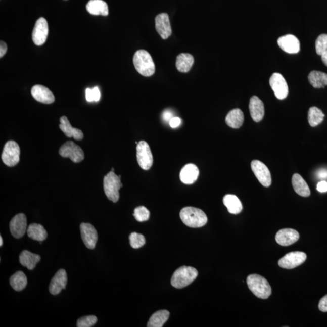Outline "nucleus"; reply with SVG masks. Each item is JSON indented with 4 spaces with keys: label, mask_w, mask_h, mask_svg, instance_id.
<instances>
[{
    "label": "nucleus",
    "mask_w": 327,
    "mask_h": 327,
    "mask_svg": "<svg viewBox=\"0 0 327 327\" xmlns=\"http://www.w3.org/2000/svg\"><path fill=\"white\" fill-rule=\"evenodd\" d=\"M170 316L169 311L160 310L152 314L148 323V327H162L167 321Z\"/></svg>",
    "instance_id": "nucleus-31"
},
{
    "label": "nucleus",
    "mask_w": 327,
    "mask_h": 327,
    "mask_svg": "<svg viewBox=\"0 0 327 327\" xmlns=\"http://www.w3.org/2000/svg\"><path fill=\"white\" fill-rule=\"evenodd\" d=\"M244 120L243 112L240 109H235L228 112L225 118V123L233 129H239L243 126Z\"/></svg>",
    "instance_id": "nucleus-24"
},
{
    "label": "nucleus",
    "mask_w": 327,
    "mask_h": 327,
    "mask_svg": "<svg viewBox=\"0 0 327 327\" xmlns=\"http://www.w3.org/2000/svg\"><path fill=\"white\" fill-rule=\"evenodd\" d=\"M317 176H318L320 179L327 178V170H319L318 172H317Z\"/></svg>",
    "instance_id": "nucleus-44"
},
{
    "label": "nucleus",
    "mask_w": 327,
    "mask_h": 327,
    "mask_svg": "<svg viewBox=\"0 0 327 327\" xmlns=\"http://www.w3.org/2000/svg\"><path fill=\"white\" fill-rule=\"evenodd\" d=\"M27 218L23 213L15 215L10 222L11 233L15 238H22L27 230Z\"/></svg>",
    "instance_id": "nucleus-14"
},
{
    "label": "nucleus",
    "mask_w": 327,
    "mask_h": 327,
    "mask_svg": "<svg viewBox=\"0 0 327 327\" xmlns=\"http://www.w3.org/2000/svg\"><path fill=\"white\" fill-rule=\"evenodd\" d=\"M249 288L256 297L262 299L269 298L271 294V288L265 278L260 275L250 274L247 278Z\"/></svg>",
    "instance_id": "nucleus-3"
},
{
    "label": "nucleus",
    "mask_w": 327,
    "mask_h": 327,
    "mask_svg": "<svg viewBox=\"0 0 327 327\" xmlns=\"http://www.w3.org/2000/svg\"><path fill=\"white\" fill-rule=\"evenodd\" d=\"M173 118V114L172 112L169 111V110H166L163 112V118L165 121L170 122L171 120Z\"/></svg>",
    "instance_id": "nucleus-42"
},
{
    "label": "nucleus",
    "mask_w": 327,
    "mask_h": 327,
    "mask_svg": "<svg viewBox=\"0 0 327 327\" xmlns=\"http://www.w3.org/2000/svg\"><path fill=\"white\" fill-rule=\"evenodd\" d=\"M49 33V26L46 20L40 18L36 21L33 30L32 39L36 45H43L47 40Z\"/></svg>",
    "instance_id": "nucleus-12"
},
{
    "label": "nucleus",
    "mask_w": 327,
    "mask_h": 327,
    "mask_svg": "<svg viewBox=\"0 0 327 327\" xmlns=\"http://www.w3.org/2000/svg\"><path fill=\"white\" fill-rule=\"evenodd\" d=\"M194 63V58L190 54L182 53L177 56L176 67L178 71L186 73L190 71Z\"/></svg>",
    "instance_id": "nucleus-28"
},
{
    "label": "nucleus",
    "mask_w": 327,
    "mask_h": 327,
    "mask_svg": "<svg viewBox=\"0 0 327 327\" xmlns=\"http://www.w3.org/2000/svg\"><path fill=\"white\" fill-rule=\"evenodd\" d=\"M181 119L178 117H173L169 122L170 127L174 128V129H175V128L179 127L180 125H181Z\"/></svg>",
    "instance_id": "nucleus-40"
},
{
    "label": "nucleus",
    "mask_w": 327,
    "mask_h": 327,
    "mask_svg": "<svg viewBox=\"0 0 327 327\" xmlns=\"http://www.w3.org/2000/svg\"><path fill=\"white\" fill-rule=\"evenodd\" d=\"M85 99L88 102H98L101 99V93L99 88L95 87L91 89V88H87L85 90Z\"/></svg>",
    "instance_id": "nucleus-37"
},
{
    "label": "nucleus",
    "mask_w": 327,
    "mask_h": 327,
    "mask_svg": "<svg viewBox=\"0 0 327 327\" xmlns=\"http://www.w3.org/2000/svg\"><path fill=\"white\" fill-rule=\"evenodd\" d=\"M136 157L137 163L142 169L148 170L154 163V158L148 143L141 141L137 144Z\"/></svg>",
    "instance_id": "nucleus-7"
},
{
    "label": "nucleus",
    "mask_w": 327,
    "mask_h": 327,
    "mask_svg": "<svg viewBox=\"0 0 327 327\" xmlns=\"http://www.w3.org/2000/svg\"><path fill=\"white\" fill-rule=\"evenodd\" d=\"M155 27L159 35L164 39H167L172 35L169 15L166 13L159 14L156 17Z\"/></svg>",
    "instance_id": "nucleus-16"
},
{
    "label": "nucleus",
    "mask_w": 327,
    "mask_h": 327,
    "mask_svg": "<svg viewBox=\"0 0 327 327\" xmlns=\"http://www.w3.org/2000/svg\"><path fill=\"white\" fill-rule=\"evenodd\" d=\"M88 13L94 15L107 16L109 14L108 4L103 0H90L86 5Z\"/></svg>",
    "instance_id": "nucleus-23"
},
{
    "label": "nucleus",
    "mask_w": 327,
    "mask_h": 327,
    "mask_svg": "<svg viewBox=\"0 0 327 327\" xmlns=\"http://www.w3.org/2000/svg\"><path fill=\"white\" fill-rule=\"evenodd\" d=\"M251 167L259 182L264 187H270L271 184V173L266 165L260 161L253 160L251 163Z\"/></svg>",
    "instance_id": "nucleus-11"
},
{
    "label": "nucleus",
    "mask_w": 327,
    "mask_h": 327,
    "mask_svg": "<svg viewBox=\"0 0 327 327\" xmlns=\"http://www.w3.org/2000/svg\"><path fill=\"white\" fill-rule=\"evenodd\" d=\"M59 154L63 158H69L73 163H80L84 159L82 149L75 143L69 141L61 147Z\"/></svg>",
    "instance_id": "nucleus-8"
},
{
    "label": "nucleus",
    "mask_w": 327,
    "mask_h": 327,
    "mask_svg": "<svg viewBox=\"0 0 327 327\" xmlns=\"http://www.w3.org/2000/svg\"><path fill=\"white\" fill-rule=\"evenodd\" d=\"M60 129L68 137H73L76 140H81L84 134L81 130L73 128L65 116L60 118Z\"/></svg>",
    "instance_id": "nucleus-22"
},
{
    "label": "nucleus",
    "mask_w": 327,
    "mask_h": 327,
    "mask_svg": "<svg viewBox=\"0 0 327 327\" xmlns=\"http://www.w3.org/2000/svg\"><path fill=\"white\" fill-rule=\"evenodd\" d=\"M3 244V238L0 237V246H2Z\"/></svg>",
    "instance_id": "nucleus-46"
},
{
    "label": "nucleus",
    "mask_w": 327,
    "mask_h": 327,
    "mask_svg": "<svg viewBox=\"0 0 327 327\" xmlns=\"http://www.w3.org/2000/svg\"><path fill=\"white\" fill-rule=\"evenodd\" d=\"M133 216L136 221L138 222H145L148 221L150 218V212L146 207L139 206L134 210Z\"/></svg>",
    "instance_id": "nucleus-35"
},
{
    "label": "nucleus",
    "mask_w": 327,
    "mask_h": 327,
    "mask_svg": "<svg viewBox=\"0 0 327 327\" xmlns=\"http://www.w3.org/2000/svg\"><path fill=\"white\" fill-rule=\"evenodd\" d=\"M199 169L194 164H188L182 168L180 172V179L185 184H192L197 181L199 176Z\"/></svg>",
    "instance_id": "nucleus-21"
},
{
    "label": "nucleus",
    "mask_w": 327,
    "mask_h": 327,
    "mask_svg": "<svg viewBox=\"0 0 327 327\" xmlns=\"http://www.w3.org/2000/svg\"><path fill=\"white\" fill-rule=\"evenodd\" d=\"M325 115L321 110L316 108V107H311L308 113V120L311 127H316L324 119Z\"/></svg>",
    "instance_id": "nucleus-33"
},
{
    "label": "nucleus",
    "mask_w": 327,
    "mask_h": 327,
    "mask_svg": "<svg viewBox=\"0 0 327 327\" xmlns=\"http://www.w3.org/2000/svg\"><path fill=\"white\" fill-rule=\"evenodd\" d=\"M27 235L32 240L39 241H44L48 237V233L43 226L38 224H30L27 230Z\"/></svg>",
    "instance_id": "nucleus-29"
},
{
    "label": "nucleus",
    "mask_w": 327,
    "mask_h": 327,
    "mask_svg": "<svg viewBox=\"0 0 327 327\" xmlns=\"http://www.w3.org/2000/svg\"><path fill=\"white\" fill-rule=\"evenodd\" d=\"M249 110L253 121L258 123L262 120L265 114L264 105L258 97L253 96L250 99Z\"/></svg>",
    "instance_id": "nucleus-20"
},
{
    "label": "nucleus",
    "mask_w": 327,
    "mask_h": 327,
    "mask_svg": "<svg viewBox=\"0 0 327 327\" xmlns=\"http://www.w3.org/2000/svg\"><path fill=\"white\" fill-rule=\"evenodd\" d=\"M121 176L116 175L114 172H110L104 178L103 185L106 197L110 201L117 203L120 199V189L123 187Z\"/></svg>",
    "instance_id": "nucleus-5"
},
{
    "label": "nucleus",
    "mask_w": 327,
    "mask_h": 327,
    "mask_svg": "<svg viewBox=\"0 0 327 327\" xmlns=\"http://www.w3.org/2000/svg\"><path fill=\"white\" fill-rule=\"evenodd\" d=\"M181 221L188 227L200 228L207 224V216L203 210L193 207H186L180 212Z\"/></svg>",
    "instance_id": "nucleus-1"
},
{
    "label": "nucleus",
    "mask_w": 327,
    "mask_h": 327,
    "mask_svg": "<svg viewBox=\"0 0 327 327\" xmlns=\"http://www.w3.org/2000/svg\"><path fill=\"white\" fill-rule=\"evenodd\" d=\"M130 246L133 249H139L145 245V237L143 235L133 232L129 236Z\"/></svg>",
    "instance_id": "nucleus-34"
},
{
    "label": "nucleus",
    "mask_w": 327,
    "mask_h": 327,
    "mask_svg": "<svg viewBox=\"0 0 327 327\" xmlns=\"http://www.w3.org/2000/svg\"><path fill=\"white\" fill-rule=\"evenodd\" d=\"M133 61L134 67L141 75L149 77L154 74L155 64L148 52L145 50L136 51L134 55Z\"/></svg>",
    "instance_id": "nucleus-2"
},
{
    "label": "nucleus",
    "mask_w": 327,
    "mask_h": 327,
    "mask_svg": "<svg viewBox=\"0 0 327 327\" xmlns=\"http://www.w3.org/2000/svg\"><path fill=\"white\" fill-rule=\"evenodd\" d=\"M223 203L227 208L229 213L237 215L242 212V203L237 196L234 195H227L223 198Z\"/></svg>",
    "instance_id": "nucleus-27"
},
{
    "label": "nucleus",
    "mask_w": 327,
    "mask_h": 327,
    "mask_svg": "<svg viewBox=\"0 0 327 327\" xmlns=\"http://www.w3.org/2000/svg\"><path fill=\"white\" fill-rule=\"evenodd\" d=\"M308 78L314 88H324L327 85V74L324 72L313 70L310 73Z\"/></svg>",
    "instance_id": "nucleus-30"
},
{
    "label": "nucleus",
    "mask_w": 327,
    "mask_h": 327,
    "mask_svg": "<svg viewBox=\"0 0 327 327\" xmlns=\"http://www.w3.org/2000/svg\"><path fill=\"white\" fill-rule=\"evenodd\" d=\"M20 148L14 141H9L6 143L2 153V158L6 166L14 167L19 163Z\"/></svg>",
    "instance_id": "nucleus-6"
},
{
    "label": "nucleus",
    "mask_w": 327,
    "mask_h": 327,
    "mask_svg": "<svg viewBox=\"0 0 327 327\" xmlns=\"http://www.w3.org/2000/svg\"><path fill=\"white\" fill-rule=\"evenodd\" d=\"M82 240L84 245L89 249H94L98 241V233L94 226L88 223H82L80 225Z\"/></svg>",
    "instance_id": "nucleus-13"
},
{
    "label": "nucleus",
    "mask_w": 327,
    "mask_h": 327,
    "mask_svg": "<svg viewBox=\"0 0 327 327\" xmlns=\"http://www.w3.org/2000/svg\"><path fill=\"white\" fill-rule=\"evenodd\" d=\"M114 170H115V169H114V168H112V170H111V171H112V172H114Z\"/></svg>",
    "instance_id": "nucleus-47"
},
{
    "label": "nucleus",
    "mask_w": 327,
    "mask_h": 327,
    "mask_svg": "<svg viewBox=\"0 0 327 327\" xmlns=\"http://www.w3.org/2000/svg\"><path fill=\"white\" fill-rule=\"evenodd\" d=\"M315 47L316 53L319 56H321L327 51V34H321L317 37Z\"/></svg>",
    "instance_id": "nucleus-36"
},
{
    "label": "nucleus",
    "mask_w": 327,
    "mask_h": 327,
    "mask_svg": "<svg viewBox=\"0 0 327 327\" xmlns=\"http://www.w3.org/2000/svg\"><path fill=\"white\" fill-rule=\"evenodd\" d=\"M270 85L277 99L284 100L288 96V84L285 78L280 73H274L271 76Z\"/></svg>",
    "instance_id": "nucleus-9"
},
{
    "label": "nucleus",
    "mask_w": 327,
    "mask_h": 327,
    "mask_svg": "<svg viewBox=\"0 0 327 327\" xmlns=\"http://www.w3.org/2000/svg\"><path fill=\"white\" fill-rule=\"evenodd\" d=\"M277 44L281 50L289 54H297L300 51V42L293 35L281 36L277 39Z\"/></svg>",
    "instance_id": "nucleus-15"
},
{
    "label": "nucleus",
    "mask_w": 327,
    "mask_h": 327,
    "mask_svg": "<svg viewBox=\"0 0 327 327\" xmlns=\"http://www.w3.org/2000/svg\"><path fill=\"white\" fill-rule=\"evenodd\" d=\"M8 50L7 44L4 41L0 42V57H4Z\"/></svg>",
    "instance_id": "nucleus-43"
},
{
    "label": "nucleus",
    "mask_w": 327,
    "mask_h": 327,
    "mask_svg": "<svg viewBox=\"0 0 327 327\" xmlns=\"http://www.w3.org/2000/svg\"><path fill=\"white\" fill-rule=\"evenodd\" d=\"M307 255L302 252H292L281 258L278 262L279 267L286 269H293L298 267L306 261Z\"/></svg>",
    "instance_id": "nucleus-10"
},
{
    "label": "nucleus",
    "mask_w": 327,
    "mask_h": 327,
    "mask_svg": "<svg viewBox=\"0 0 327 327\" xmlns=\"http://www.w3.org/2000/svg\"><path fill=\"white\" fill-rule=\"evenodd\" d=\"M67 283L66 271L63 269H61L57 272L52 279L50 285V292L52 295H57L66 289Z\"/></svg>",
    "instance_id": "nucleus-18"
},
{
    "label": "nucleus",
    "mask_w": 327,
    "mask_h": 327,
    "mask_svg": "<svg viewBox=\"0 0 327 327\" xmlns=\"http://www.w3.org/2000/svg\"><path fill=\"white\" fill-rule=\"evenodd\" d=\"M19 259L21 265L27 267L29 270H32L40 261L41 256L27 250H24L21 252Z\"/></svg>",
    "instance_id": "nucleus-26"
},
{
    "label": "nucleus",
    "mask_w": 327,
    "mask_h": 327,
    "mask_svg": "<svg viewBox=\"0 0 327 327\" xmlns=\"http://www.w3.org/2000/svg\"><path fill=\"white\" fill-rule=\"evenodd\" d=\"M319 309L322 312H327V295L320 299Z\"/></svg>",
    "instance_id": "nucleus-39"
},
{
    "label": "nucleus",
    "mask_w": 327,
    "mask_h": 327,
    "mask_svg": "<svg viewBox=\"0 0 327 327\" xmlns=\"http://www.w3.org/2000/svg\"><path fill=\"white\" fill-rule=\"evenodd\" d=\"M317 190L321 193H325L327 192V182L325 181H320L317 185Z\"/></svg>",
    "instance_id": "nucleus-41"
},
{
    "label": "nucleus",
    "mask_w": 327,
    "mask_h": 327,
    "mask_svg": "<svg viewBox=\"0 0 327 327\" xmlns=\"http://www.w3.org/2000/svg\"><path fill=\"white\" fill-rule=\"evenodd\" d=\"M299 239L298 232L294 229H281L275 237L276 242L282 246H289L297 242Z\"/></svg>",
    "instance_id": "nucleus-17"
},
{
    "label": "nucleus",
    "mask_w": 327,
    "mask_h": 327,
    "mask_svg": "<svg viewBox=\"0 0 327 327\" xmlns=\"http://www.w3.org/2000/svg\"><path fill=\"white\" fill-rule=\"evenodd\" d=\"M198 275V272L196 268L182 266L172 275L171 284L176 289L184 288L193 283Z\"/></svg>",
    "instance_id": "nucleus-4"
},
{
    "label": "nucleus",
    "mask_w": 327,
    "mask_h": 327,
    "mask_svg": "<svg viewBox=\"0 0 327 327\" xmlns=\"http://www.w3.org/2000/svg\"><path fill=\"white\" fill-rule=\"evenodd\" d=\"M11 286L15 291H22L25 289L27 284L26 274L23 271H18L10 278Z\"/></svg>",
    "instance_id": "nucleus-32"
},
{
    "label": "nucleus",
    "mask_w": 327,
    "mask_h": 327,
    "mask_svg": "<svg viewBox=\"0 0 327 327\" xmlns=\"http://www.w3.org/2000/svg\"><path fill=\"white\" fill-rule=\"evenodd\" d=\"M32 96L38 102L51 104L55 102V97L52 91L42 85H35L32 88Z\"/></svg>",
    "instance_id": "nucleus-19"
},
{
    "label": "nucleus",
    "mask_w": 327,
    "mask_h": 327,
    "mask_svg": "<svg viewBox=\"0 0 327 327\" xmlns=\"http://www.w3.org/2000/svg\"><path fill=\"white\" fill-rule=\"evenodd\" d=\"M322 61L323 64L327 66V51L323 53L321 56Z\"/></svg>",
    "instance_id": "nucleus-45"
},
{
    "label": "nucleus",
    "mask_w": 327,
    "mask_h": 327,
    "mask_svg": "<svg viewBox=\"0 0 327 327\" xmlns=\"http://www.w3.org/2000/svg\"><path fill=\"white\" fill-rule=\"evenodd\" d=\"M292 185L295 191L299 195L303 197H309L311 192L309 187L303 178L298 173H295L292 177Z\"/></svg>",
    "instance_id": "nucleus-25"
},
{
    "label": "nucleus",
    "mask_w": 327,
    "mask_h": 327,
    "mask_svg": "<svg viewBox=\"0 0 327 327\" xmlns=\"http://www.w3.org/2000/svg\"><path fill=\"white\" fill-rule=\"evenodd\" d=\"M97 322V317L95 316H87L81 317L78 320L76 326L78 327H91Z\"/></svg>",
    "instance_id": "nucleus-38"
}]
</instances>
